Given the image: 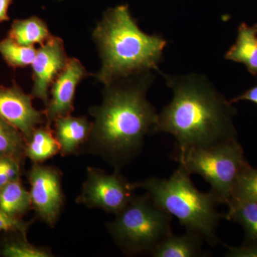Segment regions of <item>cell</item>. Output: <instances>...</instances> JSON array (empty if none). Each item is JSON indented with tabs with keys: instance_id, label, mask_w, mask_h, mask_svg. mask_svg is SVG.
Listing matches in <instances>:
<instances>
[{
	"instance_id": "25",
	"label": "cell",
	"mask_w": 257,
	"mask_h": 257,
	"mask_svg": "<svg viewBox=\"0 0 257 257\" xmlns=\"http://www.w3.org/2000/svg\"><path fill=\"white\" fill-rule=\"evenodd\" d=\"M227 251L225 256L228 257H257V243H243L239 247L226 246Z\"/></svg>"
},
{
	"instance_id": "2",
	"label": "cell",
	"mask_w": 257,
	"mask_h": 257,
	"mask_svg": "<svg viewBox=\"0 0 257 257\" xmlns=\"http://www.w3.org/2000/svg\"><path fill=\"white\" fill-rule=\"evenodd\" d=\"M162 74L173 98L158 114L155 133L175 138V154L236 140V109L205 77Z\"/></svg>"
},
{
	"instance_id": "24",
	"label": "cell",
	"mask_w": 257,
	"mask_h": 257,
	"mask_svg": "<svg viewBox=\"0 0 257 257\" xmlns=\"http://www.w3.org/2000/svg\"><path fill=\"white\" fill-rule=\"evenodd\" d=\"M29 224L22 218L13 217L0 209V232L2 231H18L26 234Z\"/></svg>"
},
{
	"instance_id": "19",
	"label": "cell",
	"mask_w": 257,
	"mask_h": 257,
	"mask_svg": "<svg viewBox=\"0 0 257 257\" xmlns=\"http://www.w3.org/2000/svg\"><path fill=\"white\" fill-rule=\"evenodd\" d=\"M26 140L23 134L13 125L0 118V157L23 161L25 156Z\"/></svg>"
},
{
	"instance_id": "16",
	"label": "cell",
	"mask_w": 257,
	"mask_h": 257,
	"mask_svg": "<svg viewBox=\"0 0 257 257\" xmlns=\"http://www.w3.org/2000/svg\"><path fill=\"white\" fill-rule=\"evenodd\" d=\"M52 36L46 23L36 16L15 20L8 34L17 43L27 47L43 45Z\"/></svg>"
},
{
	"instance_id": "7",
	"label": "cell",
	"mask_w": 257,
	"mask_h": 257,
	"mask_svg": "<svg viewBox=\"0 0 257 257\" xmlns=\"http://www.w3.org/2000/svg\"><path fill=\"white\" fill-rule=\"evenodd\" d=\"M135 189L133 183L121 176L119 171L108 174L89 167L77 202L116 214L131 200Z\"/></svg>"
},
{
	"instance_id": "21",
	"label": "cell",
	"mask_w": 257,
	"mask_h": 257,
	"mask_svg": "<svg viewBox=\"0 0 257 257\" xmlns=\"http://www.w3.org/2000/svg\"><path fill=\"white\" fill-rule=\"evenodd\" d=\"M232 201H257V170L247 162L243 165L236 179L230 199V202Z\"/></svg>"
},
{
	"instance_id": "12",
	"label": "cell",
	"mask_w": 257,
	"mask_h": 257,
	"mask_svg": "<svg viewBox=\"0 0 257 257\" xmlns=\"http://www.w3.org/2000/svg\"><path fill=\"white\" fill-rule=\"evenodd\" d=\"M54 135L63 156L75 155L89 140L92 122L85 116H68L57 118L53 121Z\"/></svg>"
},
{
	"instance_id": "8",
	"label": "cell",
	"mask_w": 257,
	"mask_h": 257,
	"mask_svg": "<svg viewBox=\"0 0 257 257\" xmlns=\"http://www.w3.org/2000/svg\"><path fill=\"white\" fill-rule=\"evenodd\" d=\"M61 173L57 168L35 164L28 173L32 209L50 226L58 220L64 204Z\"/></svg>"
},
{
	"instance_id": "1",
	"label": "cell",
	"mask_w": 257,
	"mask_h": 257,
	"mask_svg": "<svg viewBox=\"0 0 257 257\" xmlns=\"http://www.w3.org/2000/svg\"><path fill=\"white\" fill-rule=\"evenodd\" d=\"M153 74L145 72L105 86L101 105L90 109L92 130L88 150L119 171L143 150L145 138L156 132L158 114L147 99Z\"/></svg>"
},
{
	"instance_id": "23",
	"label": "cell",
	"mask_w": 257,
	"mask_h": 257,
	"mask_svg": "<svg viewBox=\"0 0 257 257\" xmlns=\"http://www.w3.org/2000/svg\"><path fill=\"white\" fill-rule=\"evenodd\" d=\"M20 161L0 157V189L7 184L20 179Z\"/></svg>"
},
{
	"instance_id": "22",
	"label": "cell",
	"mask_w": 257,
	"mask_h": 257,
	"mask_svg": "<svg viewBox=\"0 0 257 257\" xmlns=\"http://www.w3.org/2000/svg\"><path fill=\"white\" fill-rule=\"evenodd\" d=\"M2 253L6 257L52 256V253L47 248L38 247L29 243L26 235L19 239L8 240L3 246Z\"/></svg>"
},
{
	"instance_id": "3",
	"label": "cell",
	"mask_w": 257,
	"mask_h": 257,
	"mask_svg": "<svg viewBox=\"0 0 257 257\" xmlns=\"http://www.w3.org/2000/svg\"><path fill=\"white\" fill-rule=\"evenodd\" d=\"M101 67L95 77L104 86L120 79L159 71L167 42L139 28L127 5L109 8L93 32Z\"/></svg>"
},
{
	"instance_id": "15",
	"label": "cell",
	"mask_w": 257,
	"mask_h": 257,
	"mask_svg": "<svg viewBox=\"0 0 257 257\" xmlns=\"http://www.w3.org/2000/svg\"><path fill=\"white\" fill-rule=\"evenodd\" d=\"M60 153V147L50 125L37 126L26 140L25 156L34 164H41Z\"/></svg>"
},
{
	"instance_id": "28",
	"label": "cell",
	"mask_w": 257,
	"mask_h": 257,
	"mask_svg": "<svg viewBox=\"0 0 257 257\" xmlns=\"http://www.w3.org/2000/svg\"></svg>"
},
{
	"instance_id": "18",
	"label": "cell",
	"mask_w": 257,
	"mask_h": 257,
	"mask_svg": "<svg viewBox=\"0 0 257 257\" xmlns=\"http://www.w3.org/2000/svg\"><path fill=\"white\" fill-rule=\"evenodd\" d=\"M224 219L238 223L245 233L243 243H257V201L230 202Z\"/></svg>"
},
{
	"instance_id": "26",
	"label": "cell",
	"mask_w": 257,
	"mask_h": 257,
	"mask_svg": "<svg viewBox=\"0 0 257 257\" xmlns=\"http://www.w3.org/2000/svg\"><path fill=\"white\" fill-rule=\"evenodd\" d=\"M242 100L252 101V102L257 104V86L251 88V89H248L243 94L237 96V97L234 98V99H231L230 101L233 104V103Z\"/></svg>"
},
{
	"instance_id": "14",
	"label": "cell",
	"mask_w": 257,
	"mask_h": 257,
	"mask_svg": "<svg viewBox=\"0 0 257 257\" xmlns=\"http://www.w3.org/2000/svg\"><path fill=\"white\" fill-rule=\"evenodd\" d=\"M204 239L201 235L187 231L181 236L169 235L152 253L154 257L205 256L202 250Z\"/></svg>"
},
{
	"instance_id": "27",
	"label": "cell",
	"mask_w": 257,
	"mask_h": 257,
	"mask_svg": "<svg viewBox=\"0 0 257 257\" xmlns=\"http://www.w3.org/2000/svg\"><path fill=\"white\" fill-rule=\"evenodd\" d=\"M13 3V0H0V23L10 20L8 10Z\"/></svg>"
},
{
	"instance_id": "13",
	"label": "cell",
	"mask_w": 257,
	"mask_h": 257,
	"mask_svg": "<svg viewBox=\"0 0 257 257\" xmlns=\"http://www.w3.org/2000/svg\"><path fill=\"white\" fill-rule=\"evenodd\" d=\"M225 58L244 64L250 73L257 75L256 25H240L236 42L226 52Z\"/></svg>"
},
{
	"instance_id": "5",
	"label": "cell",
	"mask_w": 257,
	"mask_h": 257,
	"mask_svg": "<svg viewBox=\"0 0 257 257\" xmlns=\"http://www.w3.org/2000/svg\"><path fill=\"white\" fill-rule=\"evenodd\" d=\"M115 216L108 224V230L126 254H152L172 233V216L157 207L147 194L134 195Z\"/></svg>"
},
{
	"instance_id": "17",
	"label": "cell",
	"mask_w": 257,
	"mask_h": 257,
	"mask_svg": "<svg viewBox=\"0 0 257 257\" xmlns=\"http://www.w3.org/2000/svg\"><path fill=\"white\" fill-rule=\"evenodd\" d=\"M32 209L30 192L20 179L7 184L0 189V209L13 217L22 218Z\"/></svg>"
},
{
	"instance_id": "20",
	"label": "cell",
	"mask_w": 257,
	"mask_h": 257,
	"mask_svg": "<svg viewBox=\"0 0 257 257\" xmlns=\"http://www.w3.org/2000/svg\"><path fill=\"white\" fill-rule=\"evenodd\" d=\"M36 53L35 47L23 46L10 37L0 41V54L8 65L13 69L32 65Z\"/></svg>"
},
{
	"instance_id": "6",
	"label": "cell",
	"mask_w": 257,
	"mask_h": 257,
	"mask_svg": "<svg viewBox=\"0 0 257 257\" xmlns=\"http://www.w3.org/2000/svg\"><path fill=\"white\" fill-rule=\"evenodd\" d=\"M176 161L190 175L202 177L211 186L221 204L228 205L236 179L246 163L243 150L237 140L189 149L175 155Z\"/></svg>"
},
{
	"instance_id": "9",
	"label": "cell",
	"mask_w": 257,
	"mask_h": 257,
	"mask_svg": "<svg viewBox=\"0 0 257 257\" xmlns=\"http://www.w3.org/2000/svg\"><path fill=\"white\" fill-rule=\"evenodd\" d=\"M69 59L63 40L53 35L37 50L31 65L33 80L31 95L34 99H40L47 106L50 88L65 68Z\"/></svg>"
},
{
	"instance_id": "11",
	"label": "cell",
	"mask_w": 257,
	"mask_h": 257,
	"mask_svg": "<svg viewBox=\"0 0 257 257\" xmlns=\"http://www.w3.org/2000/svg\"><path fill=\"white\" fill-rule=\"evenodd\" d=\"M89 75L80 61L76 58L69 59L65 68L51 86V99L44 111L47 124L51 126L57 118L72 114L77 86Z\"/></svg>"
},
{
	"instance_id": "4",
	"label": "cell",
	"mask_w": 257,
	"mask_h": 257,
	"mask_svg": "<svg viewBox=\"0 0 257 257\" xmlns=\"http://www.w3.org/2000/svg\"><path fill=\"white\" fill-rule=\"evenodd\" d=\"M190 174L182 165L169 178H150L133 183L143 189L162 210L175 216L187 231L201 235L211 246L221 243L217 228L224 214L218 211L220 201L214 192H202L192 183Z\"/></svg>"
},
{
	"instance_id": "10",
	"label": "cell",
	"mask_w": 257,
	"mask_h": 257,
	"mask_svg": "<svg viewBox=\"0 0 257 257\" xmlns=\"http://www.w3.org/2000/svg\"><path fill=\"white\" fill-rule=\"evenodd\" d=\"M33 99L15 83L9 87L0 85V118L18 128L25 140L37 126L46 121L44 111L34 107Z\"/></svg>"
}]
</instances>
